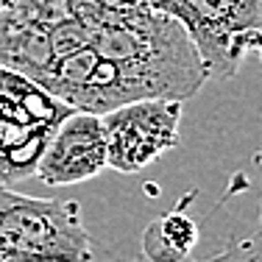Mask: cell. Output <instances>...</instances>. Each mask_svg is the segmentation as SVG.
<instances>
[{"mask_svg":"<svg viewBox=\"0 0 262 262\" xmlns=\"http://www.w3.org/2000/svg\"><path fill=\"white\" fill-rule=\"evenodd\" d=\"M0 64L95 115L140 98L190 101L209 81L187 31L145 0H17L0 14Z\"/></svg>","mask_w":262,"mask_h":262,"instance_id":"6da1fadb","label":"cell"},{"mask_svg":"<svg viewBox=\"0 0 262 262\" xmlns=\"http://www.w3.org/2000/svg\"><path fill=\"white\" fill-rule=\"evenodd\" d=\"M78 201L36 198L0 184V262H92Z\"/></svg>","mask_w":262,"mask_h":262,"instance_id":"7a4b0ae2","label":"cell"},{"mask_svg":"<svg viewBox=\"0 0 262 262\" xmlns=\"http://www.w3.org/2000/svg\"><path fill=\"white\" fill-rule=\"evenodd\" d=\"M187 31L209 78H232L248 56L262 61V0H145Z\"/></svg>","mask_w":262,"mask_h":262,"instance_id":"3957f363","label":"cell"},{"mask_svg":"<svg viewBox=\"0 0 262 262\" xmlns=\"http://www.w3.org/2000/svg\"><path fill=\"white\" fill-rule=\"evenodd\" d=\"M70 112L26 73L0 64V184L34 176L51 134Z\"/></svg>","mask_w":262,"mask_h":262,"instance_id":"277c9868","label":"cell"},{"mask_svg":"<svg viewBox=\"0 0 262 262\" xmlns=\"http://www.w3.org/2000/svg\"><path fill=\"white\" fill-rule=\"evenodd\" d=\"M184 101L170 98H140L103 112L106 167L117 173H140L151 162L179 148Z\"/></svg>","mask_w":262,"mask_h":262,"instance_id":"5b68a950","label":"cell"},{"mask_svg":"<svg viewBox=\"0 0 262 262\" xmlns=\"http://www.w3.org/2000/svg\"><path fill=\"white\" fill-rule=\"evenodd\" d=\"M106 170V131L101 115L73 109L56 126L34 176L48 187H67L95 179Z\"/></svg>","mask_w":262,"mask_h":262,"instance_id":"8992f818","label":"cell"},{"mask_svg":"<svg viewBox=\"0 0 262 262\" xmlns=\"http://www.w3.org/2000/svg\"><path fill=\"white\" fill-rule=\"evenodd\" d=\"M190 201V198H187ZM187 201L148 223L142 234V254L154 262H187L198 246V223L187 215Z\"/></svg>","mask_w":262,"mask_h":262,"instance_id":"52a82bcc","label":"cell"},{"mask_svg":"<svg viewBox=\"0 0 262 262\" xmlns=\"http://www.w3.org/2000/svg\"><path fill=\"white\" fill-rule=\"evenodd\" d=\"M204 262H262V232H254L251 237L229 240V246L223 251L212 254Z\"/></svg>","mask_w":262,"mask_h":262,"instance_id":"ba28073f","label":"cell"},{"mask_svg":"<svg viewBox=\"0 0 262 262\" xmlns=\"http://www.w3.org/2000/svg\"><path fill=\"white\" fill-rule=\"evenodd\" d=\"M254 170L259 176V226H257V232H262V148L254 154Z\"/></svg>","mask_w":262,"mask_h":262,"instance_id":"9c48e42d","label":"cell"},{"mask_svg":"<svg viewBox=\"0 0 262 262\" xmlns=\"http://www.w3.org/2000/svg\"><path fill=\"white\" fill-rule=\"evenodd\" d=\"M14 3H17V0H0V14H3V11H9Z\"/></svg>","mask_w":262,"mask_h":262,"instance_id":"30bf717a","label":"cell"},{"mask_svg":"<svg viewBox=\"0 0 262 262\" xmlns=\"http://www.w3.org/2000/svg\"><path fill=\"white\" fill-rule=\"evenodd\" d=\"M123 262H154V259H148L145 254H140V257H134V259H123ZM187 262H192V259H187Z\"/></svg>","mask_w":262,"mask_h":262,"instance_id":"8fae6325","label":"cell"}]
</instances>
